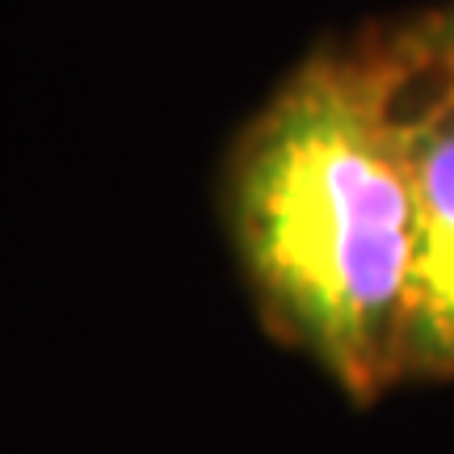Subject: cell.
Returning a JSON list of instances; mask_svg holds the SVG:
<instances>
[{
	"label": "cell",
	"mask_w": 454,
	"mask_h": 454,
	"mask_svg": "<svg viewBox=\"0 0 454 454\" xmlns=\"http://www.w3.org/2000/svg\"><path fill=\"white\" fill-rule=\"evenodd\" d=\"M391 30L308 51L236 130L219 215L265 333L354 404L400 383L417 181Z\"/></svg>",
	"instance_id": "1"
},
{
	"label": "cell",
	"mask_w": 454,
	"mask_h": 454,
	"mask_svg": "<svg viewBox=\"0 0 454 454\" xmlns=\"http://www.w3.org/2000/svg\"><path fill=\"white\" fill-rule=\"evenodd\" d=\"M408 67L417 231L400 328V383H454V76L412 59Z\"/></svg>",
	"instance_id": "2"
},
{
	"label": "cell",
	"mask_w": 454,
	"mask_h": 454,
	"mask_svg": "<svg viewBox=\"0 0 454 454\" xmlns=\"http://www.w3.org/2000/svg\"><path fill=\"white\" fill-rule=\"evenodd\" d=\"M400 47L425 67H438V72H454V4L434 9L404 21V26H391Z\"/></svg>",
	"instance_id": "3"
},
{
	"label": "cell",
	"mask_w": 454,
	"mask_h": 454,
	"mask_svg": "<svg viewBox=\"0 0 454 454\" xmlns=\"http://www.w3.org/2000/svg\"><path fill=\"white\" fill-rule=\"evenodd\" d=\"M408 59H412V55H408ZM412 64H417V59H412ZM425 67V64H421ZM429 72H438V67H429ZM442 76H454V72H442Z\"/></svg>",
	"instance_id": "4"
}]
</instances>
